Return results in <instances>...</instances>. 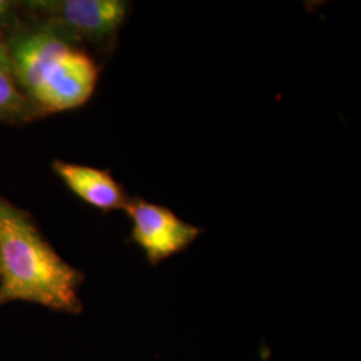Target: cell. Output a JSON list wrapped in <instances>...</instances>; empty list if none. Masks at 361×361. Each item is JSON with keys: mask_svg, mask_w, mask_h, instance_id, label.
Listing matches in <instances>:
<instances>
[{"mask_svg": "<svg viewBox=\"0 0 361 361\" xmlns=\"http://www.w3.org/2000/svg\"><path fill=\"white\" fill-rule=\"evenodd\" d=\"M71 44L46 27L18 35L7 43L11 75L27 99L38 87L44 71Z\"/></svg>", "mask_w": 361, "mask_h": 361, "instance_id": "5", "label": "cell"}, {"mask_svg": "<svg viewBox=\"0 0 361 361\" xmlns=\"http://www.w3.org/2000/svg\"><path fill=\"white\" fill-rule=\"evenodd\" d=\"M44 18L46 28L70 43H104L116 38L129 13L123 0H38L23 3Z\"/></svg>", "mask_w": 361, "mask_h": 361, "instance_id": "2", "label": "cell"}, {"mask_svg": "<svg viewBox=\"0 0 361 361\" xmlns=\"http://www.w3.org/2000/svg\"><path fill=\"white\" fill-rule=\"evenodd\" d=\"M99 68L82 49L71 44L44 71L28 101L38 114H55L86 104L97 87Z\"/></svg>", "mask_w": 361, "mask_h": 361, "instance_id": "3", "label": "cell"}, {"mask_svg": "<svg viewBox=\"0 0 361 361\" xmlns=\"http://www.w3.org/2000/svg\"><path fill=\"white\" fill-rule=\"evenodd\" d=\"M52 169L73 193L98 210H125L129 204L131 197L109 170L63 161L52 162Z\"/></svg>", "mask_w": 361, "mask_h": 361, "instance_id": "6", "label": "cell"}, {"mask_svg": "<svg viewBox=\"0 0 361 361\" xmlns=\"http://www.w3.org/2000/svg\"><path fill=\"white\" fill-rule=\"evenodd\" d=\"M19 3L10 1V0H0V25L11 23L13 16H15V10Z\"/></svg>", "mask_w": 361, "mask_h": 361, "instance_id": "8", "label": "cell"}, {"mask_svg": "<svg viewBox=\"0 0 361 361\" xmlns=\"http://www.w3.org/2000/svg\"><path fill=\"white\" fill-rule=\"evenodd\" d=\"M0 70L11 75V61L7 43L0 38Z\"/></svg>", "mask_w": 361, "mask_h": 361, "instance_id": "9", "label": "cell"}, {"mask_svg": "<svg viewBox=\"0 0 361 361\" xmlns=\"http://www.w3.org/2000/svg\"><path fill=\"white\" fill-rule=\"evenodd\" d=\"M37 110L16 86L13 75L0 70V121H28Z\"/></svg>", "mask_w": 361, "mask_h": 361, "instance_id": "7", "label": "cell"}, {"mask_svg": "<svg viewBox=\"0 0 361 361\" xmlns=\"http://www.w3.org/2000/svg\"><path fill=\"white\" fill-rule=\"evenodd\" d=\"M125 212L131 221V240L153 265L186 250L202 233L201 228L183 221L169 207L142 197L130 198Z\"/></svg>", "mask_w": 361, "mask_h": 361, "instance_id": "4", "label": "cell"}, {"mask_svg": "<svg viewBox=\"0 0 361 361\" xmlns=\"http://www.w3.org/2000/svg\"><path fill=\"white\" fill-rule=\"evenodd\" d=\"M82 273L61 257L31 217L0 197V304L27 301L77 313Z\"/></svg>", "mask_w": 361, "mask_h": 361, "instance_id": "1", "label": "cell"}]
</instances>
